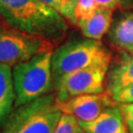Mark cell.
Masks as SVG:
<instances>
[{
  "instance_id": "1",
  "label": "cell",
  "mask_w": 133,
  "mask_h": 133,
  "mask_svg": "<svg viewBox=\"0 0 133 133\" xmlns=\"http://www.w3.org/2000/svg\"><path fill=\"white\" fill-rule=\"evenodd\" d=\"M0 19L12 28L51 43L67 32L65 19L42 0H0Z\"/></svg>"
},
{
  "instance_id": "3",
  "label": "cell",
  "mask_w": 133,
  "mask_h": 133,
  "mask_svg": "<svg viewBox=\"0 0 133 133\" xmlns=\"http://www.w3.org/2000/svg\"><path fill=\"white\" fill-rule=\"evenodd\" d=\"M109 53L96 39H78L62 44L52 52L51 69L54 87L71 73L91 66L109 65Z\"/></svg>"
},
{
  "instance_id": "18",
  "label": "cell",
  "mask_w": 133,
  "mask_h": 133,
  "mask_svg": "<svg viewBox=\"0 0 133 133\" xmlns=\"http://www.w3.org/2000/svg\"><path fill=\"white\" fill-rule=\"evenodd\" d=\"M99 7L109 8V9H119L127 6L128 0H95Z\"/></svg>"
},
{
  "instance_id": "14",
  "label": "cell",
  "mask_w": 133,
  "mask_h": 133,
  "mask_svg": "<svg viewBox=\"0 0 133 133\" xmlns=\"http://www.w3.org/2000/svg\"><path fill=\"white\" fill-rule=\"evenodd\" d=\"M54 133H86L74 116L62 114Z\"/></svg>"
},
{
  "instance_id": "8",
  "label": "cell",
  "mask_w": 133,
  "mask_h": 133,
  "mask_svg": "<svg viewBox=\"0 0 133 133\" xmlns=\"http://www.w3.org/2000/svg\"><path fill=\"white\" fill-rule=\"evenodd\" d=\"M79 123L86 133H127L120 105L105 109L92 121Z\"/></svg>"
},
{
  "instance_id": "2",
  "label": "cell",
  "mask_w": 133,
  "mask_h": 133,
  "mask_svg": "<svg viewBox=\"0 0 133 133\" xmlns=\"http://www.w3.org/2000/svg\"><path fill=\"white\" fill-rule=\"evenodd\" d=\"M52 52H42L13 66L15 109L48 95L53 89Z\"/></svg>"
},
{
  "instance_id": "6",
  "label": "cell",
  "mask_w": 133,
  "mask_h": 133,
  "mask_svg": "<svg viewBox=\"0 0 133 133\" xmlns=\"http://www.w3.org/2000/svg\"><path fill=\"white\" fill-rule=\"evenodd\" d=\"M109 65L91 66L71 73L55 85L58 101L72 97L104 92L105 76Z\"/></svg>"
},
{
  "instance_id": "7",
  "label": "cell",
  "mask_w": 133,
  "mask_h": 133,
  "mask_svg": "<svg viewBox=\"0 0 133 133\" xmlns=\"http://www.w3.org/2000/svg\"><path fill=\"white\" fill-rule=\"evenodd\" d=\"M56 105L62 114L72 115L80 122H89L96 119L105 109L118 105L109 93L88 94L58 101Z\"/></svg>"
},
{
  "instance_id": "11",
  "label": "cell",
  "mask_w": 133,
  "mask_h": 133,
  "mask_svg": "<svg viewBox=\"0 0 133 133\" xmlns=\"http://www.w3.org/2000/svg\"><path fill=\"white\" fill-rule=\"evenodd\" d=\"M110 41L114 45L133 53V13H125L110 28Z\"/></svg>"
},
{
  "instance_id": "9",
  "label": "cell",
  "mask_w": 133,
  "mask_h": 133,
  "mask_svg": "<svg viewBox=\"0 0 133 133\" xmlns=\"http://www.w3.org/2000/svg\"><path fill=\"white\" fill-rule=\"evenodd\" d=\"M112 13V9L99 7L90 19L78 21L76 25L87 38L100 41L111 28Z\"/></svg>"
},
{
  "instance_id": "17",
  "label": "cell",
  "mask_w": 133,
  "mask_h": 133,
  "mask_svg": "<svg viewBox=\"0 0 133 133\" xmlns=\"http://www.w3.org/2000/svg\"><path fill=\"white\" fill-rule=\"evenodd\" d=\"M120 109L123 114V118L127 129L130 133H133V103L120 104Z\"/></svg>"
},
{
  "instance_id": "5",
  "label": "cell",
  "mask_w": 133,
  "mask_h": 133,
  "mask_svg": "<svg viewBox=\"0 0 133 133\" xmlns=\"http://www.w3.org/2000/svg\"><path fill=\"white\" fill-rule=\"evenodd\" d=\"M3 22V21H2ZM52 50V43L0 23V62L13 67L37 54Z\"/></svg>"
},
{
  "instance_id": "10",
  "label": "cell",
  "mask_w": 133,
  "mask_h": 133,
  "mask_svg": "<svg viewBox=\"0 0 133 133\" xmlns=\"http://www.w3.org/2000/svg\"><path fill=\"white\" fill-rule=\"evenodd\" d=\"M15 104V89L11 66L0 62V125L12 112Z\"/></svg>"
},
{
  "instance_id": "16",
  "label": "cell",
  "mask_w": 133,
  "mask_h": 133,
  "mask_svg": "<svg viewBox=\"0 0 133 133\" xmlns=\"http://www.w3.org/2000/svg\"><path fill=\"white\" fill-rule=\"evenodd\" d=\"M109 94L118 104L133 103V83L109 91Z\"/></svg>"
},
{
  "instance_id": "15",
  "label": "cell",
  "mask_w": 133,
  "mask_h": 133,
  "mask_svg": "<svg viewBox=\"0 0 133 133\" xmlns=\"http://www.w3.org/2000/svg\"><path fill=\"white\" fill-rule=\"evenodd\" d=\"M99 6L95 0H78L75 8V20L78 21L90 19L96 13Z\"/></svg>"
},
{
  "instance_id": "12",
  "label": "cell",
  "mask_w": 133,
  "mask_h": 133,
  "mask_svg": "<svg viewBox=\"0 0 133 133\" xmlns=\"http://www.w3.org/2000/svg\"><path fill=\"white\" fill-rule=\"evenodd\" d=\"M131 83H133V56H125L110 72L109 90H114Z\"/></svg>"
},
{
  "instance_id": "13",
  "label": "cell",
  "mask_w": 133,
  "mask_h": 133,
  "mask_svg": "<svg viewBox=\"0 0 133 133\" xmlns=\"http://www.w3.org/2000/svg\"><path fill=\"white\" fill-rule=\"evenodd\" d=\"M43 3L55 10L65 20L76 24L75 8L78 0H42Z\"/></svg>"
},
{
  "instance_id": "4",
  "label": "cell",
  "mask_w": 133,
  "mask_h": 133,
  "mask_svg": "<svg viewBox=\"0 0 133 133\" xmlns=\"http://www.w3.org/2000/svg\"><path fill=\"white\" fill-rule=\"evenodd\" d=\"M61 116L56 96L48 94L16 108L5 121L3 133H54Z\"/></svg>"
}]
</instances>
